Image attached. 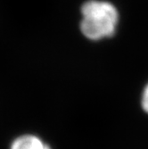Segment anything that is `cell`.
<instances>
[{
  "label": "cell",
  "instance_id": "6da1fadb",
  "mask_svg": "<svg viewBox=\"0 0 148 149\" xmlns=\"http://www.w3.org/2000/svg\"><path fill=\"white\" fill-rule=\"evenodd\" d=\"M118 22V11L110 2L89 0L81 7L80 31L90 40L97 41L113 36Z\"/></svg>",
  "mask_w": 148,
  "mask_h": 149
},
{
  "label": "cell",
  "instance_id": "3957f363",
  "mask_svg": "<svg viewBox=\"0 0 148 149\" xmlns=\"http://www.w3.org/2000/svg\"><path fill=\"white\" fill-rule=\"evenodd\" d=\"M141 105L145 113H148V84L145 86L141 98Z\"/></svg>",
  "mask_w": 148,
  "mask_h": 149
},
{
  "label": "cell",
  "instance_id": "7a4b0ae2",
  "mask_svg": "<svg viewBox=\"0 0 148 149\" xmlns=\"http://www.w3.org/2000/svg\"><path fill=\"white\" fill-rule=\"evenodd\" d=\"M11 149H51V147L34 135H23L13 142Z\"/></svg>",
  "mask_w": 148,
  "mask_h": 149
}]
</instances>
